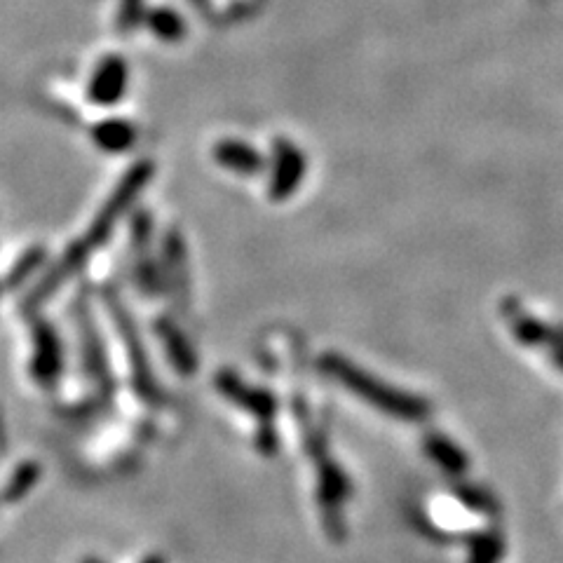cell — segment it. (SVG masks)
Listing matches in <instances>:
<instances>
[{"mask_svg":"<svg viewBox=\"0 0 563 563\" xmlns=\"http://www.w3.org/2000/svg\"><path fill=\"white\" fill-rule=\"evenodd\" d=\"M322 369L329 373L331 378L338 383H343L345 388L355 392L357 397H362L364 402H369L376 409H381L388 416L402 418V420H423L430 411V406L423 399L406 395L390 388L388 383L378 381L371 373L359 369V366L350 364L348 359L341 355H327L322 359Z\"/></svg>","mask_w":563,"mask_h":563,"instance_id":"1","label":"cell"},{"mask_svg":"<svg viewBox=\"0 0 563 563\" xmlns=\"http://www.w3.org/2000/svg\"><path fill=\"white\" fill-rule=\"evenodd\" d=\"M427 449H430V456H432L434 460H437V463L442 465L446 472H453V474L465 472L467 456H465L463 451L458 449L456 444H451L449 439L432 437L430 444H427Z\"/></svg>","mask_w":563,"mask_h":563,"instance_id":"4","label":"cell"},{"mask_svg":"<svg viewBox=\"0 0 563 563\" xmlns=\"http://www.w3.org/2000/svg\"><path fill=\"white\" fill-rule=\"evenodd\" d=\"M38 479H40V465L36 463L19 465L3 488V503H17V500H22L24 495L36 486Z\"/></svg>","mask_w":563,"mask_h":563,"instance_id":"3","label":"cell"},{"mask_svg":"<svg viewBox=\"0 0 563 563\" xmlns=\"http://www.w3.org/2000/svg\"><path fill=\"white\" fill-rule=\"evenodd\" d=\"M33 343H36V352H33L31 373L40 385H52L61 373V345L59 336L54 334V329L43 320L33 322Z\"/></svg>","mask_w":563,"mask_h":563,"instance_id":"2","label":"cell"},{"mask_svg":"<svg viewBox=\"0 0 563 563\" xmlns=\"http://www.w3.org/2000/svg\"><path fill=\"white\" fill-rule=\"evenodd\" d=\"M470 563H498L503 556V540L498 535H479L470 545Z\"/></svg>","mask_w":563,"mask_h":563,"instance_id":"5","label":"cell"},{"mask_svg":"<svg viewBox=\"0 0 563 563\" xmlns=\"http://www.w3.org/2000/svg\"><path fill=\"white\" fill-rule=\"evenodd\" d=\"M43 259H45L43 249H31V252H26L24 259L17 261V266L10 270L8 280H5V289H12V287H17V284H22L26 277H29L33 270L40 266V261Z\"/></svg>","mask_w":563,"mask_h":563,"instance_id":"6","label":"cell"}]
</instances>
